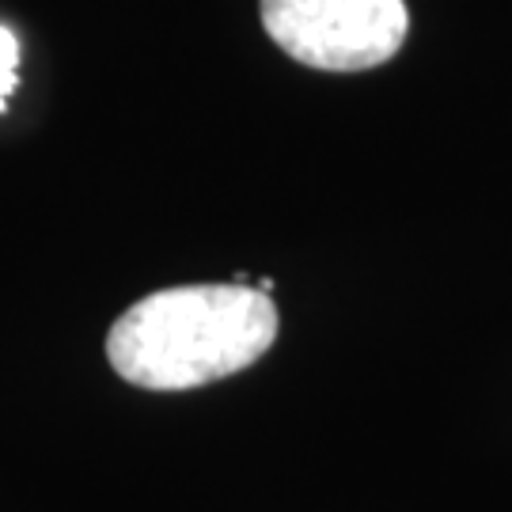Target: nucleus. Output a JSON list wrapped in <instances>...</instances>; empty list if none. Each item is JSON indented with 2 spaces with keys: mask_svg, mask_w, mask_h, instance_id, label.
Segmentation results:
<instances>
[{
  "mask_svg": "<svg viewBox=\"0 0 512 512\" xmlns=\"http://www.w3.org/2000/svg\"><path fill=\"white\" fill-rule=\"evenodd\" d=\"M277 327V304L255 285H171L114 319L107 361L133 387L190 391L262 361Z\"/></svg>",
  "mask_w": 512,
  "mask_h": 512,
  "instance_id": "nucleus-1",
  "label": "nucleus"
},
{
  "mask_svg": "<svg viewBox=\"0 0 512 512\" xmlns=\"http://www.w3.org/2000/svg\"><path fill=\"white\" fill-rule=\"evenodd\" d=\"M281 54L319 73L380 69L410 35L406 0H258Z\"/></svg>",
  "mask_w": 512,
  "mask_h": 512,
  "instance_id": "nucleus-2",
  "label": "nucleus"
},
{
  "mask_svg": "<svg viewBox=\"0 0 512 512\" xmlns=\"http://www.w3.org/2000/svg\"><path fill=\"white\" fill-rule=\"evenodd\" d=\"M19 38L12 27L0 23V110L8 107V95L16 92L19 84Z\"/></svg>",
  "mask_w": 512,
  "mask_h": 512,
  "instance_id": "nucleus-3",
  "label": "nucleus"
}]
</instances>
